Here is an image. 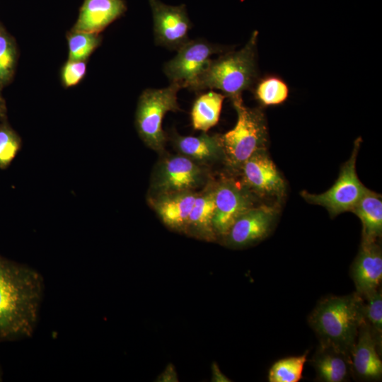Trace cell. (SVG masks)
I'll return each instance as SVG.
<instances>
[{"label": "cell", "mask_w": 382, "mask_h": 382, "mask_svg": "<svg viewBox=\"0 0 382 382\" xmlns=\"http://www.w3.org/2000/svg\"><path fill=\"white\" fill-rule=\"evenodd\" d=\"M172 141L179 154L202 166L224 158L220 134L202 132L200 135L193 137L173 133Z\"/></svg>", "instance_id": "17"}, {"label": "cell", "mask_w": 382, "mask_h": 382, "mask_svg": "<svg viewBox=\"0 0 382 382\" xmlns=\"http://www.w3.org/2000/svg\"><path fill=\"white\" fill-rule=\"evenodd\" d=\"M44 292V279L37 270L0 255V342L33 335Z\"/></svg>", "instance_id": "1"}, {"label": "cell", "mask_w": 382, "mask_h": 382, "mask_svg": "<svg viewBox=\"0 0 382 382\" xmlns=\"http://www.w3.org/2000/svg\"><path fill=\"white\" fill-rule=\"evenodd\" d=\"M2 380V371H1V369L0 368V381Z\"/></svg>", "instance_id": "30"}, {"label": "cell", "mask_w": 382, "mask_h": 382, "mask_svg": "<svg viewBox=\"0 0 382 382\" xmlns=\"http://www.w3.org/2000/svg\"><path fill=\"white\" fill-rule=\"evenodd\" d=\"M350 274L356 292L362 298L379 289L382 279V252L378 241H361Z\"/></svg>", "instance_id": "13"}, {"label": "cell", "mask_w": 382, "mask_h": 382, "mask_svg": "<svg viewBox=\"0 0 382 382\" xmlns=\"http://www.w3.org/2000/svg\"><path fill=\"white\" fill-rule=\"evenodd\" d=\"M21 147L19 135L6 123L0 124V168H6Z\"/></svg>", "instance_id": "27"}, {"label": "cell", "mask_w": 382, "mask_h": 382, "mask_svg": "<svg viewBox=\"0 0 382 382\" xmlns=\"http://www.w3.org/2000/svg\"><path fill=\"white\" fill-rule=\"evenodd\" d=\"M126 11L124 0H83L71 29L100 34Z\"/></svg>", "instance_id": "15"}, {"label": "cell", "mask_w": 382, "mask_h": 382, "mask_svg": "<svg viewBox=\"0 0 382 382\" xmlns=\"http://www.w3.org/2000/svg\"><path fill=\"white\" fill-rule=\"evenodd\" d=\"M257 31L241 50L212 59L191 91L217 89L231 101L242 98L244 91L253 88L257 79Z\"/></svg>", "instance_id": "3"}, {"label": "cell", "mask_w": 382, "mask_h": 382, "mask_svg": "<svg viewBox=\"0 0 382 382\" xmlns=\"http://www.w3.org/2000/svg\"><path fill=\"white\" fill-rule=\"evenodd\" d=\"M176 83L163 88H146L140 95L135 112V127L143 142L156 151L163 150L167 136L163 120L168 112L179 111Z\"/></svg>", "instance_id": "5"}, {"label": "cell", "mask_w": 382, "mask_h": 382, "mask_svg": "<svg viewBox=\"0 0 382 382\" xmlns=\"http://www.w3.org/2000/svg\"><path fill=\"white\" fill-rule=\"evenodd\" d=\"M379 347L369 326L364 320L351 354L352 373L362 380L381 379L382 361L378 353Z\"/></svg>", "instance_id": "14"}, {"label": "cell", "mask_w": 382, "mask_h": 382, "mask_svg": "<svg viewBox=\"0 0 382 382\" xmlns=\"http://www.w3.org/2000/svg\"><path fill=\"white\" fill-rule=\"evenodd\" d=\"M362 224L361 241H379L382 233L381 195L366 187L352 211Z\"/></svg>", "instance_id": "19"}, {"label": "cell", "mask_w": 382, "mask_h": 382, "mask_svg": "<svg viewBox=\"0 0 382 382\" xmlns=\"http://www.w3.org/2000/svg\"><path fill=\"white\" fill-rule=\"evenodd\" d=\"M361 141L360 138L355 140L350 158L342 166L337 179L330 189L320 194L301 192V195L306 202L326 208L332 217L352 211L366 189L356 171V161Z\"/></svg>", "instance_id": "6"}, {"label": "cell", "mask_w": 382, "mask_h": 382, "mask_svg": "<svg viewBox=\"0 0 382 382\" xmlns=\"http://www.w3.org/2000/svg\"><path fill=\"white\" fill-rule=\"evenodd\" d=\"M237 112L234 127L221 135L224 159L234 170L256 152L265 149L267 140L266 121L260 108L244 105L242 98L232 100Z\"/></svg>", "instance_id": "4"}, {"label": "cell", "mask_w": 382, "mask_h": 382, "mask_svg": "<svg viewBox=\"0 0 382 382\" xmlns=\"http://www.w3.org/2000/svg\"><path fill=\"white\" fill-rule=\"evenodd\" d=\"M214 212V183L197 192L189 215L185 230L205 238L215 235L212 221Z\"/></svg>", "instance_id": "20"}, {"label": "cell", "mask_w": 382, "mask_h": 382, "mask_svg": "<svg viewBox=\"0 0 382 382\" xmlns=\"http://www.w3.org/2000/svg\"><path fill=\"white\" fill-rule=\"evenodd\" d=\"M307 354L289 357L276 361L271 366L268 374L270 382H298L302 378Z\"/></svg>", "instance_id": "24"}, {"label": "cell", "mask_w": 382, "mask_h": 382, "mask_svg": "<svg viewBox=\"0 0 382 382\" xmlns=\"http://www.w3.org/2000/svg\"><path fill=\"white\" fill-rule=\"evenodd\" d=\"M363 298L357 292L321 300L308 318L320 345L351 357L359 329L364 321Z\"/></svg>", "instance_id": "2"}, {"label": "cell", "mask_w": 382, "mask_h": 382, "mask_svg": "<svg viewBox=\"0 0 382 382\" xmlns=\"http://www.w3.org/2000/svg\"><path fill=\"white\" fill-rule=\"evenodd\" d=\"M363 313L366 323L369 326L378 346L382 340V294L377 289L363 298Z\"/></svg>", "instance_id": "26"}, {"label": "cell", "mask_w": 382, "mask_h": 382, "mask_svg": "<svg viewBox=\"0 0 382 382\" xmlns=\"http://www.w3.org/2000/svg\"><path fill=\"white\" fill-rule=\"evenodd\" d=\"M87 61L69 59L60 69V81L62 86L69 88L78 85L85 77Z\"/></svg>", "instance_id": "28"}, {"label": "cell", "mask_w": 382, "mask_h": 382, "mask_svg": "<svg viewBox=\"0 0 382 382\" xmlns=\"http://www.w3.org/2000/svg\"><path fill=\"white\" fill-rule=\"evenodd\" d=\"M255 97L265 106L279 105L284 102L289 95V88L284 81L277 76H267L255 86Z\"/></svg>", "instance_id": "25"}, {"label": "cell", "mask_w": 382, "mask_h": 382, "mask_svg": "<svg viewBox=\"0 0 382 382\" xmlns=\"http://www.w3.org/2000/svg\"><path fill=\"white\" fill-rule=\"evenodd\" d=\"M68 59L87 61L100 46L102 37L99 33L71 29L66 33Z\"/></svg>", "instance_id": "22"}, {"label": "cell", "mask_w": 382, "mask_h": 382, "mask_svg": "<svg viewBox=\"0 0 382 382\" xmlns=\"http://www.w3.org/2000/svg\"><path fill=\"white\" fill-rule=\"evenodd\" d=\"M1 88L0 86V121L5 117L6 111L5 101L1 95Z\"/></svg>", "instance_id": "29"}, {"label": "cell", "mask_w": 382, "mask_h": 382, "mask_svg": "<svg viewBox=\"0 0 382 382\" xmlns=\"http://www.w3.org/2000/svg\"><path fill=\"white\" fill-rule=\"evenodd\" d=\"M311 362L320 381H345L352 373L351 357L330 347L320 345Z\"/></svg>", "instance_id": "18"}, {"label": "cell", "mask_w": 382, "mask_h": 382, "mask_svg": "<svg viewBox=\"0 0 382 382\" xmlns=\"http://www.w3.org/2000/svg\"><path fill=\"white\" fill-rule=\"evenodd\" d=\"M197 195L195 191L161 195L151 197L149 202L166 226L185 230Z\"/></svg>", "instance_id": "16"}, {"label": "cell", "mask_w": 382, "mask_h": 382, "mask_svg": "<svg viewBox=\"0 0 382 382\" xmlns=\"http://www.w3.org/2000/svg\"><path fill=\"white\" fill-rule=\"evenodd\" d=\"M18 59L15 39L0 23V86L8 85L13 79Z\"/></svg>", "instance_id": "23"}, {"label": "cell", "mask_w": 382, "mask_h": 382, "mask_svg": "<svg viewBox=\"0 0 382 382\" xmlns=\"http://www.w3.org/2000/svg\"><path fill=\"white\" fill-rule=\"evenodd\" d=\"M242 183L260 196L281 198L285 192L284 180L265 149L250 156L241 167Z\"/></svg>", "instance_id": "11"}, {"label": "cell", "mask_w": 382, "mask_h": 382, "mask_svg": "<svg viewBox=\"0 0 382 382\" xmlns=\"http://www.w3.org/2000/svg\"><path fill=\"white\" fill-rule=\"evenodd\" d=\"M276 207H253L241 215L224 236L228 245L243 247L265 238L274 225Z\"/></svg>", "instance_id": "12"}, {"label": "cell", "mask_w": 382, "mask_h": 382, "mask_svg": "<svg viewBox=\"0 0 382 382\" xmlns=\"http://www.w3.org/2000/svg\"><path fill=\"white\" fill-rule=\"evenodd\" d=\"M149 3L155 43L177 51L190 40L192 23L185 5L171 6L160 0H149Z\"/></svg>", "instance_id": "10"}, {"label": "cell", "mask_w": 382, "mask_h": 382, "mask_svg": "<svg viewBox=\"0 0 382 382\" xmlns=\"http://www.w3.org/2000/svg\"><path fill=\"white\" fill-rule=\"evenodd\" d=\"M225 50L224 47L202 38L190 39L177 50L173 59L164 64L163 73L170 83L191 90L208 66L212 56Z\"/></svg>", "instance_id": "7"}, {"label": "cell", "mask_w": 382, "mask_h": 382, "mask_svg": "<svg viewBox=\"0 0 382 382\" xmlns=\"http://www.w3.org/2000/svg\"><path fill=\"white\" fill-rule=\"evenodd\" d=\"M226 96L214 91L201 93L195 100L190 112L194 129L209 131L219 120L222 104Z\"/></svg>", "instance_id": "21"}, {"label": "cell", "mask_w": 382, "mask_h": 382, "mask_svg": "<svg viewBox=\"0 0 382 382\" xmlns=\"http://www.w3.org/2000/svg\"><path fill=\"white\" fill-rule=\"evenodd\" d=\"M253 207V193L242 182L224 178L214 183V233L224 236L234 221Z\"/></svg>", "instance_id": "9"}, {"label": "cell", "mask_w": 382, "mask_h": 382, "mask_svg": "<svg viewBox=\"0 0 382 382\" xmlns=\"http://www.w3.org/2000/svg\"><path fill=\"white\" fill-rule=\"evenodd\" d=\"M206 172L202 165L178 154L167 156L158 165L151 188L154 196L195 191L204 184Z\"/></svg>", "instance_id": "8"}]
</instances>
